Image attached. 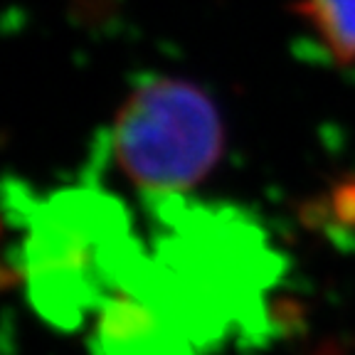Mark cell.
I'll return each mask as SVG.
<instances>
[{"label":"cell","instance_id":"2","mask_svg":"<svg viewBox=\"0 0 355 355\" xmlns=\"http://www.w3.org/2000/svg\"><path fill=\"white\" fill-rule=\"evenodd\" d=\"M114 158L136 188L175 195L217 166L225 126L215 101L193 82L161 77L128 94L114 123Z\"/></svg>","mask_w":355,"mask_h":355},{"label":"cell","instance_id":"3","mask_svg":"<svg viewBox=\"0 0 355 355\" xmlns=\"http://www.w3.org/2000/svg\"><path fill=\"white\" fill-rule=\"evenodd\" d=\"M94 355H190L173 321L133 294L111 296L94 318Z\"/></svg>","mask_w":355,"mask_h":355},{"label":"cell","instance_id":"1","mask_svg":"<svg viewBox=\"0 0 355 355\" xmlns=\"http://www.w3.org/2000/svg\"><path fill=\"white\" fill-rule=\"evenodd\" d=\"M25 247L30 299L47 321L77 328L136 274L126 220L116 202L92 190H72L35 207Z\"/></svg>","mask_w":355,"mask_h":355},{"label":"cell","instance_id":"4","mask_svg":"<svg viewBox=\"0 0 355 355\" xmlns=\"http://www.w3.org/2000/svg\"><path fill=\"white\" fill-rule=\"evenodd\" d=\"M296 12L309 22L333 60L355 62V0H296Z\"/></svg>","mask_w":355,"mask_h":355}]
</instances>
